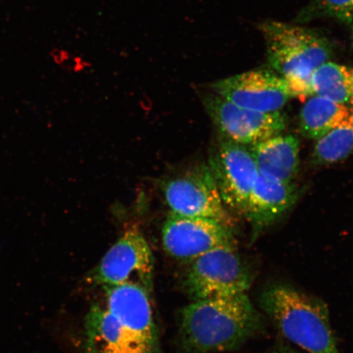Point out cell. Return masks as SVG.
<instances>
[{
  "mask_svg": "<svg viewBox=\"0 0 353 353\" xmlns=\"http://www.w3.org/2000/svg\"><path fill=\"white\" fill-rule=\"evenodd\" d=\"M179 337L184 353L237 350L262 327L247 294L196 300L183 309Z\"/></svg>",
  "mask_w": 353,
  "mask_h": 353,
  "instance_id": "cell-1",
  "label": "cell"
},
{
  "mask_svg": "<svg viewBox=\"0 0 353 353\" xmlns=\"http://www.w3.org/2000/svg\"><path fill=\"white\" fill-rule=\"evenodd\" d=\"M260 307L280 332L308 353H341L330 312L321 299L292 286L276 284L263 291Z\"/></svg>",
  "mask_w": 353,
  "mask_h": 353,
  "instance_id": "cell-2",
  "label": "cell"
},
{
  "mask_svg": "<svg viewBox=\"0 0 353 353\" xmlns=\"http://www.w3.org/2000/svg\"><path fill=\"white\" fill-rule=\"evenodd\" d=\"M261 30L268 64L288 83L293 98L313 96V74L332 55L328 39L313 30L280 21L264 22Z\"/></svg>",
  "mask_w": 353,
  "mask_h": 353,
  "instance_id": "cell-3",
  "label": "cell"
},
{
  "mask_svg": "<svg viewBox=\"0 0 353 353\" xmlns=\"http://www.w3.org/2000/svg\"><path fill=\"white\" fill-rule=\"evenodd\" d=\"M253 279L236 247H219L190 262L184 288L193 301L226 298L247 294Z\"/></svg>",
  "mask_w": 353,
  "mask_h": 353,
  "instance_id": "cell-4",
  "label": "cell"
},
{
  "mask_svg": "<svg viewBox=\"0 0 353 353\" xmlns=\"http://www.w3.org/2000/svg\"><path fill=\"white\" fill-rule=\"evenodd\" d=\"M162 190L171 213L213 219L232 227L209 165L190 166L165 181Z\"/></svg>",
  "mask_w": 353,
  "mask_h": 353,
  "instance_id": "cell-5",
  "label": "cell"
},
{
  "mask_svg": "<svg viewBox=\"0 0 353 353\" xmlns=\"http://www.w3.org/2000/svg\"><path fill=\"white\" fill-rule=\"evenodd\" d=\"M201 99L219 136L236 143L250 147L282 134L288 123L283 112L243 108L213 92H207Z\"/></svg>",
  "mask_w": 353,
  "mask_h": 353,
  "instance_id": "cell-6",
  "label": "cell"
},
{
  "mask_svg": "<svg viewBox=\"0 0 353 353\" xmlns=\"http://www.w3.org/2000/svg\"><path fill=\"white\" fill-rule=\"evenodd\" d=\"M208 165L225 206L244 215L259 176L250 148L219 136Z\"/></svg>",
  "mask_w": 353,
  "mask_h": 353,
  "instance_id": "cell-7",
  "label": "cell"
},
{
  "mask_svg": "<svg viewBox=\"0 0 353 353\" xmlns=\"http://www.w3.org/2000/svg\"><path fill=\"white\" fill-rule=\"evenodd\" d=\"M154 258L143 234L127 231L101 259L94 272L103 287L135 285L152 294Z\"/></svg>",
  "mask_w": 353,
  "mask_h": 353,
  "instance_id": "cell-8",
  "label": "cell"
},
{
  "mask_svg": "<svg viewBox=\"0 0 353 353\" xmlns=\"http://www.w3.org/2000/svg\"><path fill=\"white\" fill-rule=\"evenodd\" d=\"M162 241L171 257L189 263L219 247H236L235 235L229 225L174 213H170L165 221Z\"/></svg>",
  "mask_w": 353,
  "mask_h": 353,
  "instance_id": "cell-9",
  "label": "cell"
},
{
  "mask_svg": "<svg viewBox=\"0 0 353 353\" xmlns=\"http://www.w3.org/2000/svg\"><path fill=\"white\" fill-rule=\"evenodd\" d=\"M212 92L239 107L261 112H281L293 98L288 83L268 70H254L220 79Z\"/></svg>",
  "mask_w": 353,
  "mask_h": 353,
  "instance_id": "cell-10",
  "label": "cell"
},
{
  "mask_svg": "<svg viewBox=\"0 0 353 353\" xmlns=\"http://www.w3.org/2000/svg\"><path fill=\"white\" fill-rule=\"evenodd\" d=\"M86 353H162L121 323L105 305L95 304L85 317Z\"/></svg>",
  "mask_w": 353,
  "mask_h": 353,
  "instance_id": "cell-11",
  "label": "cell"
},
{
  "mask_svg": "<svg viewBox=\"0 0 353 353\" xmlns=\"http://www.w3.org/2000/svg\"><path fill=\"white\" fill-rule=\"evenodd\" d=\"M298 198L299 190L294 183L276 182L259 173L243 215L252 229V241L283 217Z\"/></svg>",
  "mask_w": 353,
  "mask_h": 353,
  "instance_id": "cell-12",
  "label": "cell"
},
{
  "mask_svg": "<svg viewBox=\"0 0 353 353\" xmlns=\"http://www.w3.org/2000/svg\"><path fill=\"white\" fill-rule=\"evenodd\" d=\"M105 307L145 341L160 345L150 294L139 286L104 287Z\"/></svg>",
  "mask_w": 353,
  "mask_h": 353,
  "instance_id": "cell-13",
  "label": "cell"
},
{
  "mask_svg": "<svg viewBox=\"0 0 353 353\" xmlns=\"http://www.w3.org/2000/svg\"><path fill=\"white\" fill-rule=\"evenodd\" d=\"M260 174L284 183H293L299 165V141L292 134H278L250 145Z\"/></svg>",
  "mask_w": 353,
  "mask_h": 353,
  "instance_id": "cell-14",
  "label": "cell"
},
{
  "mask_svg": "<svg viewBox=\"0 0 353 353\" xmlns=\"http://www.w3.org/2000/svg\"><path fill=\"white\" fill-rule=\"evenodd\" d=\"M300 110L299 131L307 139L319 140L345 120L353 107L313 95Z\"/></svg>",
  "mask_w": 353,
  "mask_h": 353,
  "instance_id": "cell-15",
  "label": "cell"
},
{
  "mask_svg": "<svg viewBox=\"0 0 353 353\" xmlns=\"http://www.w3.org/2000/svg\"><path fill=\"white\" fill-rule=\"evenodd\" d=\"M313 95L353 107V68L327 61L312 77Z\"/></svg>",
  "mask_w": 353,
  "mask_h": 353,
  "instance_id": "cell-16",
  "label": "cell"
},
{
  "mask_svg": "<svg viewBox=\"0 0 353 353\" xmlns=\"http://www.w3.org/2000/svg\"><path fill=\"white\" fill-rule=\"evenodd\" d=\"M353 153V109L345 120L316 141L312 159L315 165L329 166L342 162Z\"/></svg>",
  "mask_w": 353,
  "mask_h": 353,
  "instance_id": "cell-17",
  "label": "cell"
},
{
  "mask_svg": "<svg viewBox=\"0 0 353 353\" xmlns=\"http://www.w3.org/2000/svg\"><path fill=\"white\" fill-rule=\"evenodd\" d=\"M321 13L344 24H353V0H314Z\"/></svg>",
  "mask_w": 353,
  "mask_h": 353,
  "instance_id": "cell-18",
  "label": "cell"
},
{
  "mask_svg": "<svg viewBox=\"0 0 353 353\" xmlns=\"http://www.w3.org/2000/svg\"><path fill=\"white\" fill-rule=\"evenodd\" d=\"M268 353H299L296 351H294L293 350H291V348L286 347H280L276 348V350H273L271 352H269Z\"/></svg>",
  "mask_w": 353,
  "mask_h": 353,
  "instance_id": "cell-19",
  "label": "cell"
},
{
  "mask_svg": "<svg viewBox=\"0 0 353 353\" xmlns=\"http://www.w3.org/2000/svg\"><path fill=\"white\" fill-rule=\"evenodd\" d=\"M352 26V46H353V24Z\"/></svg>",
  "mask_w": 353,
  "mask_h": 353,
  "instance_id": "cell-20",
  "label": "cell"
}]
</instances>
